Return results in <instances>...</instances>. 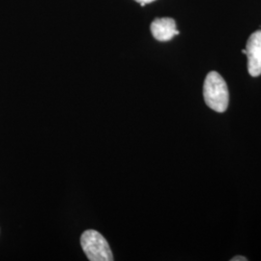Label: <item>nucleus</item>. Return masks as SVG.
Wrapping results in <instances>:
<instances>
[{
  "instance_id": "f257e3e1",
  "label": "nucleus",
  "mask_w": 261,
  "mask_h": 261,
  "mask_svg": "<svg viewBox=\"0 0 261 261\" xmlns=\"http://www.w3.org/2000/svg\"><path fill=\"white\" fill-rule=\"evenodd\" d=\"M203 97L206 105L215 112L226 111L229 102V92L227 84L219 73L212 71L206 75Z\"/></svg>"
},
{
  "instance_id": "f03ea898",
  "label": "nucleus",
  "mask_w": 261,
  "mask_h": 261,
  "mask_svg": "<svg viewBox=\"0 0 261 261\" xmlns=\"http://www.w3.org/2000/svg\"><path fill=\"white\" fill-rule=\"evenodd\" d=\"M81 245L90 261L113 260V254L109 243L102 234L96 230L89 229L84 231L81 237Z\"/></svg>"
},
{
  "instance_id": "7ed1b4c3",
  "label": "nucleus",
  "mask_w": 261,
  "mask_h": 261,
  "mask_svg": "<svg viewBox=\"0 0 261 261\" xmlns=\"http://www.w3.org/2000/svg\"><path fill=\"white\" fill-rule=\"evenodd\" d=\"M246 56L248 57V71L252 76L261 75V30H257L249 38Z\"/></svg>"
},
{
  "instance_id": "20e7f679",
  "label": "nucleus",
  "mask_w": 261,
  "mask_h": 261,
  "mask_svg": "<svg viewBox=\"0 0 261 261\" xmlns=\"http://www.w3.org/2000/svg\"><path fill=\"white\" fill-rule=\"evenodd\" d=\"M151 32L154 38L161 42H167L179 34L176 22L170 18L155 19L151 23Z\"/></svg>"
},
{
  "instance_id": "39448f33",
  "label": "nucleus",
  "mask_w": 261,
  "mask_h": 261,
  "mask_svg": "<svg viewBox=\"0 0 261 261\" xmlns=\"http://www.w3.org/2000/svg\"><path fill=\"white\" fill-rule=\"evenodd\" d=\"M136 1L140 3L141 6H144V5H146V4H148V3H151V2H153V1H155V0H136Z\"/></svg>"
},
{
  "instance_id": "423d86ee",
  "label": "nucleus",
  "mask_w": 261,
  "mask_h": 261,
  "mask_svg": "<svg viewBox=\"0 0 261 261\" xmlns=\"http://www.w3.org/2000/svg\"><path fill=\"white\" fill-rule=\"evenodd\" d=\"M232 261H247L248 259L246 258V257H244V256H235V257H233L232 259H231Z\"/></svg>"
},
{
  "instance_id": "0eeeda50",
  "label": "nucleus",
  "mask_w": 261,
  "mask_h": 261,
  "mask_svg": "<svg viewBox=\"0 0 261 261\" xmlns=\"http://www.w3.org/2000/svg\"><path fill=\"white\" fill-rule=\"evenodd\" d=\"M242 53L244 55H246V49H242Z\"/></svg>"
}]
</instances>
